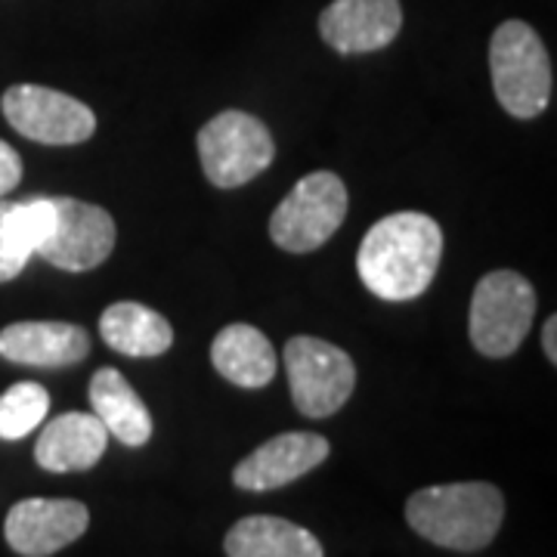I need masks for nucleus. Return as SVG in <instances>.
Masks as SVG:
<instances>
[{"mask_svg": "<svg viewBox=\"0 0 557 557\" xmlns=\"http://www.w3.org/2000/svg\"><path fill=\"white\" fill-rule=\"evenodd\" d=\"M20 180H22L20 152H16L10 143H3V139H0V199H3L7 193H13V189L20 186Z\"/></svg>", "mask_w": 557, "mask_h": 557, "instance_id": "412c9836", "label": "nucleus"}, {"mask_svg": "<svg viewBox=\"0 0 557 557\" xmlns=\"http://www.w3.org/2000/svg\"><path fill=\"white\" fill-rule=\"evenodd\" d=\"M50 412V394L38 381H20L0 394V440L28 437Z\"/></svg>", "mask_w": 557, "mask_h": 557, "instance_id": "aec40b11", "label": "nucleus"}, {"mask_svg": "<svg viewBox=\"0 0 557 557\" xmlns=\"http://www.w3.org/2000/svg\"><path fill=\"white\" fill-rule=\"evenodd\" d=\"M332 453L329 440L310 431L278 434L258 446L251 456H245L233 471V483L248 493H270L295 483L304 474L319 468Z\"/></svg>", "mask_w": 557, "mask_h": 557, "instance_id": "9b49d317", "label": "nucleus"}, {"mask_svg": "<svg viewBox=\"0 0 557 557\" xmlns=\"http://www.w3.org/2000/svg\"><path fill=\"white\" fill-rule=\"evenodd\" d=\"M50 230L38 245V258L65 273H87L109 260L115 248V220L90 201L57 196L50 199Z\"/></svg>", "mask_w": 557, "mask_h": 557, "instance_id": "6e6552de", "label": "nucleus"}, {"mask_svg": "<svg viewBox=\"0 0 557 557\" xmlns=\"http://www.w3.org/2000/svg\"><path fill=\"white\" fill-rule=\"evenodd\" d=\"M536 317V288L515 270H496L480 278L471 298L468 335L483 357L518 354Z\"/></svg>", "mask_w": 557, "mask_h": 557, "instance_id": "20e7f679", "label": "nucleus"}, {"mask_svg": "<svg viewBox=\"0 0 557 557\" xmlns=\"http://www.w3.org/2000/svg\"><path fill=\"white\" fill-rule=\"evenodd\" d=\"M223 552L226 557H325L310 530L270 515L242 518L223 539Z\"/></svg>", "mask_w": 557, "mask_h": 557, "instance_id": "a211bd4d", "label": "nucleus"}, {"mask_svg": "<svg viewBox=\"0 0 557 557\" xmlns=\"http://www.w3.org/2000/svg\"><path fill=\"white\" fill-rule=\"evenodd\" d=\"M288 387L300 416L329 418L357 387V366L341 347L322 338L298 335L285 344Z\"/></svg>", "mask_w": 557, "mask_h": 557, "instance_id": "0eeeda50", "label": "nucleus"}, {"mask_svg": "<svg viewBox=\"0 0 557 557\" xmlns=\"http://www.w3.org/2000/svg\"><path fill=\"white\" fill-rule=\"evenodd\" d=\"M0 109L13 131L44 146H78L97 131L90 106L44 84H13L3 94Z\"/></svg>", "mask_w": 557, "mask_h": 557, "instance_id": "1a4fd4ad", "label": "nucleus"}, {"mask_svg": "<svg viewBox=\"0 0 557 557\" xmlns=\"http://www.w3.org/2000/svg\"><path fill=\"white\" fill-rule=\"evenodd\" d=\"M505 498L493 483H440L406 502V520L418 536L453 552H480L496 539Z\"/></svg>", "mask_w": 557, "mask_h": 557, "instance_id": "f03ea898", "label": "nucleus"}, {"mask_svg": "<svg viewBox=\"0 0 557 557\" xmlns=\"http://www.w3.org/2000/svg\"><path fill=\"white\" fill-rule=\"evenodd\" d=\"M50 199L32 196L22 201L0 199V282L16 278L38 255V245L50 230Z\"/></svg>", "mask_w": 557, "mask_h": 557, "instance_id": "6ab92c4d", "label": "nucleus"}, {"mask_svg": "<svg viewBox=\"0 0 557 557\" xmlns=\"http://www.w3.org/2000/svg\"><path fill=\"white\" fill-rule=\"evenodd\" d=\"M199 161L205 177L220 189H236L263 174L276 159L270 127L242 109H226L199 131Z\"/></svg>", "mask_w": 557, "mask_h": 557, "instance_id": "423d86ee", "label": "nucleus"}, {"mask_svg": "<svg viewBox=\"0 0 557 557\" xmlns=\"http://www.w3.org/2000/svg\"><path fill=\"white\" fill-rule=\"evenodd\" d=\"M90 406L109 437L121 440L124 446L137 449L152 437V416L119 369L106 366L90 379Z\"/></svg>", "mask_w": 557, "mask_h": 557, "instance_id": "dca6fc26", "label": "nucleus"}, {"mask_svg": "<svg viewBox=\"0 0 557 557\" xmlns=\"http://www.w3.org/2000/svg\"><path fill=\"white\" fill-rule=\"evenodd\" d=\"M100 338L124 357H161L174 344V329L159 310L137 300H119L102 310Z\"/></svg>", "mask_w": 557, "mask_h": 557, "instance_id": "f3484780", "label": "nucleus"}, {"mask_svg": "<svg viewBox=\"0 0 557 557\" xmlns=\"http://www.w3.org/2000/svg\"><path fill=\"white\" fill-rule=\"evenodd\" d=\"M347 186L332 171H313L295 183L270 218V239L288 255H310L341 230L347 218Z\"/></svg>", "mask_w": 557, "mask_h": 557, "instance_id": "39448f33", "label": "nucleus"}, {"mask_svg": "<svg viewBox=\"0 0 557 557\" xmlns=\"http://www.w3.org/2000/svg\"><path fill=\"white\" fill-rule=\"evenodd\" d=\"M555 335H557V319L548 317L545 319V329H542V347H545V357H548V362H552V366L557 362Z\"/></svg>", "mask_w": 557, "mask_h": 557, "instance_id": "4be33fe9", "label": "nucleus"}, {"mask_svg": "<svg viewBox=\"0 0 557 557\" xmlns=\"http://www.w3.org/2000/svg\"><path fill=\"white\" fill-rule=\"evenodd\" d=\"M90 527V511L75 498H22L10 508L3 536L22 557H50L78 542Z\"/></svg>", "mask_w": 557, "mask_h": 557, "instance_id": "9d476101", "label": "nucleus"}, {"mask_svg": "<svg viewBox=\"0 0 557 557\" xmlns=\"http://www.w3.org/2000/svg\"><path fill=\"white\" fill-rule=\"evenodd\" d=\"M90 354V335L72 322H13L0 329V357L20 366L65 369Z\"/></svg>", "mask_w": 557, "mask_h": 557, "instance_id": "ddd939ff", "label": "nucleus"}, {"mask_svg": "<svg viewBox=\"0 0 557 557\" xmlns=\"http://www.w3.org/2000/svg\"><path fill=\"white\" fill-rule=\"evenodd\" d=\"M399 28V0H332L319 16L322 40L344 57L384 50L397 40Z\"/></svg>", "mask_w": 557, "mask_h": 557, "instance_id": "f8f14e48", "label": "nucleus"}, {"mask_svg": "<svg viewBox=\"0 0 557 557\" xmlns=\"http://www.w3.org/2000/svg\"><path fill=\"white\" fill-rule=\"evenodd\" d=\"M109 446V431L97 416L87 412H62L50 418L35 443V461L50 474H75L90 471Z\"/></svg>", "mask_w": 557, "mask_h": 557, "instance_id": "4468645a", "label": "nucleus"}, {"mask_svg": "<svg viewBox=\"0 0 557 557\" xmlns=\"http://www.w3.org/2000/svg\"><path fill=\"white\" fill-rule=\"evenodd\" d=\"M211 362L230 384L248 391L267 387L276 379V350L270 338L248 322L220 329L211 344Z\"/></svg>", "mask_w": 557, "mask_h": 557, "instance_id": "2eb2a0df", "label": "nucleus"}, {"mask_svg": "<svg viewBox=\"0 0 557 557\" xmlns=\"http://www.w3.org/2000/svg\"><path fill=\"white\" fill-rule=\"evenodd\" d=\"M490 75L496 100L508 115L530 121L542 115L552 102V60L533 25L508 20L498 25L490 40Z\"/></svg>", "mask_w": 557, "mask_h": 557, "instance_id": "7ed1b4c3", "label": "nucleus"}, {"mask_svg": "<svg viewBox=\"0 0 557 557\" xmlns=\"http://www.w3.org/2000/svg\"><path fill=\"white\" fill-rule=\"evenodd\" d=\"M443 230L421 211H397L379 220L357 251L362 285L387 304L421 298L437 276Z\"/></svg>", "mask_w": 557, "mask_h": 557, "instance_id": "f257e3e1", "label": "nucleus"}]
</instances>
